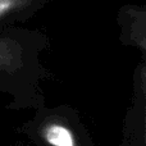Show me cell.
Wrapping results in <instances>:
<instances>
[{
  "label": "cell",
  "instance_id": "cell-1",
  "mask_svg": "<svg viewBox=\"0 0 146 146\" xmlns=\"http://www.w3.org/2000/svg\"><path fill=\"white\" fill-rule=\"evenodd\" d=\"M44 0H0V23L9 22L14 17L30 12L35 4H42Z\"/></svg>",
  "mask_w": 146,
  "mask_h": 146
},
{
  "label": "cell",
  "instance_id": "cell-2",
  "mask_svg": "<svg viewBox=\"0 0 146 146\" xmlns=\"http://www.w3.org/2000/svg\"><path fill=\"white\" fill-rule=\"evenodd\" d=\"M44 140L50 145L55 146H73L76 140L69 128L62 123H50L44 128Z\"/></svg>",
  "mask_w": 146,
  "mask_h": 146
}]
</instances>
